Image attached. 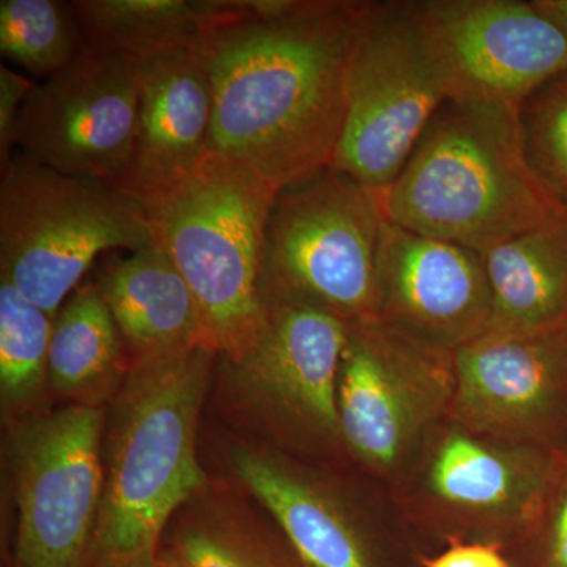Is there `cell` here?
Here are the masks:
<instances>
[{"instance_id": "cell-2", "label": "cell", "mask_w": 567, "mask_h": 567, "mask_svg": "<svg viewBox=\"0 0 567 567\" xmlns=\"http://www.w3.org/2000/svg\"><path fill=\"white\" fill-rule=\"evenodd\" d=\"M218 353L200 344L132 361L115 395L92 567L156 557L174 514L207 491L197 423Z\"/></svg>"}, {"instance_id": "cell-16", "label": "cell", "mask_w": 567, "mask_h": 567, "mask_svg": "<svg viewBox=\"0 0 567 567\" xmlns=\"http://www.w3.org/2000/svg\"><path fill=\"white\" fill-rule=\"evenodd\" d=\"M375 319L446 353L488 333L494 298L483 254L388 221Z\"/></svg>"}, {"instance_id": "cell-3", "label": "cell", "mask_w": 567, "mask_h": 567, "mask_svg": "<svg viewBox=\"0 0 567 567\" xmlns=\"http://www.w3.org/2000/svg\"><path fill=\"white\" fill-rule=\"evenodd\" d=\"M388 221L484 254L561 216L529 175L517 110L446 100L382 193Z\"/></svg>"}, {"instance_id": "cell-14", "label": "cell", "mask_w": 567, "mask_h": 567, "mask_svg": "<svg viewBox=\"0 0 567 567\" xmlns=\"http://www.w3.org/2000/svg\"><path fill=\"white\" fill-rule=\"evenodd\" d=\"M451 420L567 454V323L488 331L453 353Z\"/></svg>"}, {"instance_id": "cell-31", "label": "cell", "mask_w": 567, "mask_h": 567, "mask_svg": "<svg viewBox=\"0 0 567 567\" xmlns=\"http://www.w3.org/2000/svg\"><path fill=\"white\" fill-rule=\"evenodd\" d=\"M128 567H159V565L158 559H156V557H151L141 559V561L133 563V565H130Z\"/></svg>"}, {"instance_id": "cell-15", "label": "cell", "mask_w": 567, "mask_h": 567, "mask_svg": "<svg viewBox=\"0 0 567 567\" xmlns=\"http://www.w3.org/2000/svg\"><path fill=\"white\" fill-rule=\"evenodd\" d=\"M447 100L520 106L567 70V41L533 0H421Z\"/></svg>"}, {"instance_id": "cell-11", "label": "cell", "mask_w": 567, "mask_h": 567, "mask_svg": "<svg viewBox=\"0 0 567 567\" xmlns=\"http://www.w3.org/2000/svg\"><path fill=\"white\" fill-rule=\"evenodd\" d=\"M453 353L379 319L349 323L338 410L350 465L393 492L429 434L450 416Z\"/></svg>"}, {"instance_id": "cell-7", "label": "cell", "mask_w": 567, "mask_h": 567, "mask_svg": "<svg viewBox=\"0 0 567 567\" xmlns=\"http://www.w3.org/2000/svg\"><path fill=\"white\" fill-rule=\"evenodd\" d=\"M388 216L382 192L333 166L276 192L265 227L260 298L375 319Z\"/></svg>"}, {"instance_id": "cell-12", "label": "cell", "mask_w": 567, "mask_h": 567, "mask_svg": "<svg viewBox=\"0 0 567 567\" xmlns=\"http://www.w3.org/2000/svg\"><path fill=\"white\" fill-rule=\"evenodd\" d=\"M103 406L17 421L18 524L9 567H92L104 496Z\"/></svg>"}, {"instance_id": "cell-1", "label": "cell", "mask_w": 567, "mask_h": 567, "mask_svg": "<svg viewBox=\"0 0 567 567\" xmlns=\"http://www.w3.org/2000/svg\"><path fill=\"white\" fill-rule=\"evenodd\" d=\"M365 2L207 0L213 155L279 192L330 166Z\"/></svg>"}, {"instance_id": "cell-30", "label": "cell", "mask_w": 567, "mask_h": 567, "mask_svg": "<svg viewBox=\"0 0 567 567\" xmlns=\"http://www.w3.org/2000/svg\"><path fill=\"white\" fill-rule=\"evenodd\" d=\"M156 559H158L159 567H186L183 565L182 559L169 547L163 546V544L158 548Z\"/></svg>"}, {"instance_id": "cell-18", "label": "cell", "mask_w": 567, "mask_h": 567, "mask_svg": "<svg viewBox=\"0 0 567 567\" xmlns=\"http://www.w3.org/2000/svg\"><path fill=\"white\" fill-rule=\"evenodd\" d=\"M92 281L132 361L210 347L192 289L159 246L106 254L93 267Z\"/></svg>"}, {"instance_id": "cell-5", "label": "cell", "mask_w": 567, "mask_h": 567, "mask_svg": "<svg viewBox=\"0 0 567 567\" xmlns=\"http://www.w3.org/2000/svg\"><path fill=\"white\" fill-rule=\"evenodd\" d=\"M155 245L140 200L20 152L0 178V278L54 319L106 254Z\"/></svg>"}, {"instance_id": "cell-10", "label": "cell", "mask_w": 567, "mask_h": 567, "mask_svg": "<svg viewBox=\"0 0 567 567\" xmlns=\"http://www.w3.org/2000/svg\"><path fill=\"white\" fill-rule=\"evenodd\" d=\"M447 99L420 2H365L330 166L386 192Z\"/></svg>"}, {"instance_id": "cell-21", "label": "cell", "mask_w": 567, "mask_h": 567, "mask_svg": "<svg viewBox=\"0 0 567 567\" xmlns=\"http://www.w3.org/2000/svg\"><path fill=\"white\" fill-rule=\"evenodd\" d=\"M82 39L92 50L134 62L196 48L207 0H74Z\"/></svg>"}, {"instance_id": "cell-13", "label": "cell", "mask_w": 567, "mask_h": 567, "mask_svg": "<svg viewBox=\"0 0 567 567\" xmlns=\"http://www.w3.org/2000/svg\"><path fill=\"white\" fill-rule=\"evenodd\" d=\"M140 62L82 48L33 84L18 122V152L70 177L114 185L136 133Z\"/></svg>"}, {"instance_id": "cell-17", "label": "cell", "mask_w": 567, "mask_h": 567, "mask_svg": "<svg viewBox=\"0 0 567 567\" xmlns=\"http://www.w3.org/2000/svg\"><path fill=\"white\" fill-rule=\"evenodd\" d=\"M210 78L197 48L140 62V111L128 163L115 188L142 205L173 192L210 155Z\"/></svg>"}, {"instance_id": "cell-26", "label": "cell", "mask_w": 567, "mask_h": 567, "mask_svg": "<svg viewBox=\"0 0 567 567\" xmlns=\"http://www.w3.org/2000/svg\"><path fill=\"white\" fill-rule=\"evenodd\" d=\"M506 555L514 567H567V456L532 527Z\"/></svg>"}, {"instance_id": "cell-20", "label": "cell", "mask_w": 567, "mask_h": 567, "mask_svg": "<svg viewBox=\"0 0 567 567\" xmlns=\"http://www.w3.org/2000/svg\"><path fill=\"white\" fill-rule=\"evenodd\" d=\"M132 368L117 323L93 281L82 282L52 322L50 390L71 404L102 406Z\"/></svg>"}, {"instance_id": "cell-28", "label": "cell", "mask_w": 567, "mask_h": 567, "mask_svg": "<svg viewBox=\"0 0 567 567\" xmlns=\"http://www.w3.org/2000/svg\"><path fill=\"white\" fill-rule=\"evenodd\" d=\"M423 567H514L503 548L491 544H453L424 558Z\"/></svg>"}, {"instance_id": "cell-8", "label": "cell", "mask_w": 567, "mask_h": 567, "mask_svg": "<svg viewBox=\"0 0 567 567\" xmlns=\"http://www.w3.org/2000/svg\"><path fill=\"white\" fill-rule=\"evenodd\" d=\"M565 456L477 434L447 416L391 495L429 555L464 543L506 551L532 527Z\"/></svg>"}, {"instance_id": "cell-19", "label": "cell", "mask_w": 567, "mask_h": 567, "mask_svg": "<svg viewBox=\"0 0 567 567\" xmlns=\"http://www.w3.org/2000/svg\"><path fill=\"white\" fill-rule=\"evenodd\" d=\"M483 256L494 298L491 331L567 323V216H555Z\"/></svg>"}, {"instance_id": "cell-27", "label": "cell", "mask_w": 567, "mask_h": 567, "mask_svg": "<svg viewBox=\"0 0 567 567\" xmlns=\"http://www.w3.org/2000/svg\"><path fill=\"white\" fill-rule=\"evenodd\" d=\"M33 84L24 74L0 69V169H6L17 147L18 122Z\"/></svg>"}, {"instance_id": "cell-29", "label": "cell", "mask_w": 567, "mask_h": 567, "mask_svg": "<svg viewBox=\"0 0 567 567\" xmlns=\"http://www.w3.org/2000/svg\"><path fill=\"white\" fill-rule=\"evenodd\" d=\"M533 2L567 41V0H533Z\"/></svg>"}, {"instance_id": "cell-23", "label": "cell", "mask_w": 567, "mask_h": 567, "mask_svg": "<svg viewBox=\"0 0 567 567\" xmlns=\"http://www.w3.org/2000/svg\"><path fill=\"white\" fill-rule=\"evenodd\" d=\"M54 319L0 278V398L3 415H37L50 390V344Z\"/></svg>"}, {"instance_id": "cell-6", "label": "cell", "mask_w": 567, "mask_h": 567, "mask_svg": "<svg viewBox=\"0 0 567 567\" xmlns=\"http://www.w3.org/2000/svg\"><path fill=\"white\" fill-rule=\"evenodd\" d=\"M349 322L317 306L264 303L240 349L218 354L224 399L260 443L319 464L353 468L342 440L338 377ZM354 470V468H353Z\"/></svg>"}, {"instance_id": "cell-4", "label": "cell", "mask_w": 567, "mask_h": 567, "mask_svg": "<svg viewBox=\"0 0 567 567\" xmlns=\"http://www.w3.org/2000/svg\"><path fill=\"white\" fill-rule=\"evenodd\" d=\"M275 196L249 167L210 153L188 181L144 205L153 241L192 289L218 354L240 349L262 320L260 268Z\"/></svg>"}, {"instance_id": "cell-24", "label": "cell", "mask_w": 567, "mask_h": 567, "mask_svg": "<svg viewBox=\"0 0 567 567\" xmlns=\"http://www.w3.org/2000/svg\"><path fill=\"white\" fill-rule=\"evenodd\" d=\"M84 48L73 3L59 0H2L0 51L3 59L48 80Z\"/></svg>"}, {"instance_id": "cell-22", "label": "cell", "mask_w": 567, "mask_h": 567, "mask_svg": "<svg viewBox=\"0 0 567 567\" xmlns=\"http://www.w3.org/2000/svg\"><path fill=\"white\" fill-rule=\"evenodd\" d=\"M163 546L186 567H301L274 522L213 502L178 516Z\"/></svg>"}, {"instance_id": "cell-25", "label": "cell", "mask_w": 567, "mask_h": 567, "mask_svg": "<svg viewBox=\"0 0 567 567\" xmlns=\"http://www.w3.org/2000/svg\"><path fill=\"white\" fill-rule=\"evenodd\" d=\"M522 156L537 188L567 216V70L518 106Z\"/></svg>"}, {"instance_id": "cell-9", "label": "cell", "mask_w": 567, "mask_h": 567, "mask_svg": "<svg viewBox=\"0 0 567 567\" xmlns=\"http://www.w3.org/2000/svg\"><path fill=\"white\" fill-rule=\"evenodd\" d=\"M227 457L301 567H423L429 554L394 496L357 470L264 443H234Z\"/></svg>"}]
</instances>
